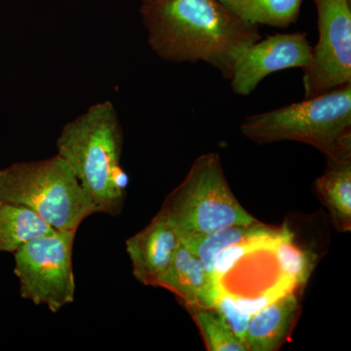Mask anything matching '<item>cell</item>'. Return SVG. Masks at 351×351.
<instances>
[{
    "instance_id": "7",
    "label": "cell",
    "mask_w": 351,
    "mask_h": 351,
    "mask_svg": "<svg viewBox=\"0 0 351 351\" xmlns=\"http://www.w3.org/2000/svg\"><path fill=\"white\" fill-rule=\"evenodd\" d=\"M319 38L304 71V98L351 83L350 0H313Z\"/></svg>"
},
{
    "instance_id": "10",
    "label": "cell",
    "mask_w": 351,
    "mask_h": 351,
    "mask_svg": "<svg viewBox=\"0 0 351 351\" xmlns=\"http://www.w3.org/2000/svg\"><path fill=\"white\" fill-rule=\"evenodd\" d=\"M156 287L169 290L184 306L214 307L219 294L218 286L200 258L182 242Z\"/></svg>"
},
{
    "instance_id": "11",
    "label": "cell",
    "mask_w": 351,
    "mask_h": 351,
    "mask_svg": "<svg viewBox=\"0 0 351 351\" xmlns=\"http://www.w3.org/2000/svg\"><path fill=\"white\" fill-rule=\"evenodd\" d=\"M299 309L298 298L291 291L253 314L245 339L248 350H278L294 326Z\"/></svg>"
},
{
    "instance_id": "1",
    "label": "cell",
    "mask_w": 351,
    "mask_h": 351,
    "mask_svg": "<svg viewBox=\"0 0 351 351\" xmlns=\"http://www.w3.org/2000/svg\"><path fill=\"white\" fill-rule=\"evenodd\" d=\"M154 53L171 63L204 62L226 80L245 50L262 39L219 0H144L140 8Z\"/></svg>"
},
{
    "instance_id": "12",
    "label": "cell",
    "mask_w": 351,
    "mask_h": 351,
    "mask_svg": "<svg viewBox=\"0 0 351 351\" xmlns=\"http://www.w3.org/2000/svg\"><path fill=\"white\" fill-rule=\"evenodd\" d=\"M293 233L287 226L274 228L257 221L248 225H233L219 228L206 234L182 242L200 258L213 278L214 260L219 252L233 245L245 243L261 239H278L290 237ZM214 279V278H213ZM215 281V280H214Z\"/></svg>"
},
{
    "instance_id": "5",
    "label": "cell",
    "mask_w": 351,
    "mask_h": 351,
    "mask_svg": "<svg viewBox=\"0 0 351 351\" xmlns=\"http://www.w3.org/2000/svg\"><path fill=\"white\" fill-rule=\"evenodd\" d=\"M158 213L167 219L181 242L226 226L258 221L233 195L216 152L195 159L184 181L165 198Z\"/></svg>"
},
{
    "instance_id": "16",
    "label": "cell",
    "mask_w": 351,
    "mask_h": 351,
    "mask_svg": "<svg viewBox=\"0 0 351 351\" xmlns=\"http://www.w3.org/2000/svg\"><path fill=\"white\" fill-rule=\"evenodd\" d=\"M199 330L209 351H247L214 307L184 306Z\"/></svg>"
},
{
    "instance_id": "13",
    "label": "cell",
    "mask_w": 351,
    "mask_h": 351,
    "mask_svg": "<svg viewBox=\"0 0 351 351\" xmlns=\"http://www.w3.org/2000/svg\"><path fill=\"white\" fill-rule=\"evenodd\" d=\"M324 174L315 181V191L339 232L351 230V154L327 158Z\"/></svg>"
},
{
    "instance_id": "17",
    "label": "cell",
    "mask_w": 351,
    "mask_h": 351,
    "mask_svg": "<svg viewBox=\"0 0 351 351\" xmlns=\"http://www.w3.org/2000/svg\"><path fill=\"white\" fill-rule=\"evenodd\" d=\"M274 258L281 274L295 286L304 285L313 271L315 258L293 242L292 237L277 239L272 245Z\"/></svg>"
},
{
    "instance_id": "15",
    "label": "cell",
    "mask_w": 351,
    "mask_h": 351,
    "mask_svg": "<svg viewBox=\"0 0 351 351\" xmlns=\"http://www.w3.org/2000/svg\"><path fill=\"white\" fill-rule=\"evenodd\" d=\"M235 15L252 25L285 29L300 15L302 0H219Z\"/></svg>"
},
{
    "instance_id": "18",
    "label": "cell",
    "mask_w": 351,
    "mask_h": 351,
    "mask_svg": "<svg viewBox=\"0 0 351 351\" xmlns=\"http://www.w3.org/2000/svg\"><path fill=\"white\" fill-rule=\"evenodd\" d=\"M214 308L223 317L233 334L245 343L247 329L252 315L242 311L232 295L223 292L219 293L217 298Z\"/></svg>"
},
{
    "instance_id": "6",
    "label": "cell",
    "mask_w": 351,
    "mask_h": 351,
    "mask_svg": "<svg viewBox=\"0 0 351 351\" xmlns=\"http://www.w3.org/2000/svg\"><path fill=\"white\" fill-rule=\"evenodd\" d=\"M76 232H56L31 240L13 254L21 297L57 313L75 302L73 252Z\"/></svg>"
},
{
    "instance_id": "2",
    "label": "cell",
    "mask_w": 351,
    "mask_h": 351,
    "mask_svg": "<svg viewBox=\"0 0 351 351\" xmlns=\"http://www.w3.org/2000/svg\"><path fill=\"white\" fill-rule=\"evenodd\" d=\"M94 214L117 216L125 201L129 178L122 168L123 131L112 101L94 104L68 122L56 143Z\"/></svg>"
},
{
    "instance_id": "4",
    "label": "cell",
    "mask_w": 351,
    "mask_h": 351,
    "mask_svg": "<svg viewBox=\"0 0 351 351\" xmlns=\"http://www.w3.org/2000/svg\"><path fill=\"white\" fill-rule=\"evenodd\" d=\"M0 202L31 210L58 232H77L94 215L75 173L58 154L0 171Z\"/></svg>"
},
{
    "instance_id": "3",
    "label": "cell",
    "mask_w": 351,
    "mask_h": 351,
    "mask_svg": "<svg viewBox=\"0 0 351 351\" xmlns=\"http://www.w3.org/2000/svg\"><path fill=\"white\" fill-rule=\"evenodd\" d=\"M256 144L295 141L327 158L351 154V83L285 107L249 115L240 124Z\"/></svg>"
},
{
    "instance_id": "14",
    "label": "cell",
    "mask_w": 351,
    "mask_h": 351,
    "mask_svg": "<svg viewBox=\"0 0 351 351\" xmlns=\"http://www.w3.org/2000/svg\"><path fill=\"white\" fill-rule=\"evenodd\" d=\"M55 232V228L31 210L0 202V252L14 254L31 240Z\"/></svg>"
},
{
    "instance_id": "9",
    "label": "cell",
    "mask_w": 351,
    "mask_h": 351,
    "mask_svg": "<svg viewBox=\"0 0 351 351\" xmlns=\"http://www.w3.org/2000/svg\"><path fill=\"white\" fill-rule=\"evenodd\" d=\"M180 243L174 228L162 215L157 213L149 225L126 240L134 277L143 285L156 286Z\"/></svg>"
},
{
    "instance_id": "8",
    "label": "cell",
    "mask_w": 351,
    "mask_h": 351,
    "mask_svg": "<svg viewBox=\"0 0 351 351\" xmlns=\"http://www.w3.org/2000/svg\"><path fill=\"white\" fill-rule=\"evenodd\" d=\"M313 47L306 32L276 34L252 44L237 60L230 77L232 91L249 96L263 78L286 69H304L311 64Z\"/></svg>"
}]
</instances>
